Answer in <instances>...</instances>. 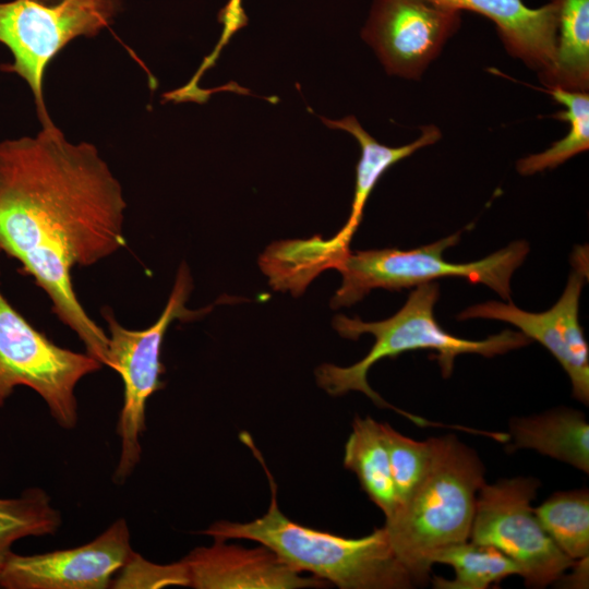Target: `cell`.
I'll list each match as a JSON object with an SVG mask.
<instances>
[{"instance_id":"obj_1","label":"cell","mask_w":589,"mask_h":589,"mask_svg":"<svg viewBox=\"0 0 589 589\" xmlns=\"http://www.w3.org/2000/svg\"><path fill=\"white\" fill-rule=\"evenodd\" d=\"M122 187L94 144L72 143L56 125L0 141V252L50 299L86 352L108 364V336L86 313L71 280L127 244Z\"/></svg>"},{"instance_id":"obj_2","label":"cell","mask_w":589,"mask_h":589,"mask_svg":"<svg viewBox=\"0 0 589 589\" xmlns=\"http://www.w3.org/2000/svg\"><path fill=\"white\" fill-rule=\"evenodd\" d=\"M241 438L267 474L272 493L268 510L249 522L217 521L202 533L225 540L257 541L294 569L310 572L341 589H408L417 586L397 558L384 527L361 538H345L301 526L286 517L278 507L276 484L264 459L250 436Z\"/></svg>"},{"instance_id":"obj_3","label":"cell","mask_w":589,"mask_h":589,"mask_svg":"<svg viewBox=\"0 0 589 589\" xmlns=\"http://www.w3.org/2000/svg\"><path fill=\"white\" fill-rule=\"evenodd\" d=\"M429 440L425 476L383 526L417 586L428 584L436 550L469 540L478 493L485 483L476 450L450 434Z\"/></svg>"},{"instance_id":"obj_4","label":"cell","mask_w":589,"mask_h":589,"mask_svg":"<svg viewBox=\"0 0 589 589\" xmlns=\"http://www.w3.org/2000/svg\"><path fill=\"white\" fill-rule=\"evenodd\" d=\"M440 297L435 281L417 286L402 308L389 318L363 322L358 316L350 318L337 314L333 327L344 338L358 339L371 334L375 341L369 353L349 366L321 364L315 370L316 382L326 393L340 396L351 390L361 392L380 407L387 404L368 383V372L377 361L395 358L414 350H433L443 377L450 376L456 358L462 353H477L485 358L504 354L530 344L521 332L503 330L482 340H470L454 336L440 326L434 316V306Z\"/></svg>"},{"instance_id":"obj_5","label":"cell","mask_w":589,"mask_h":589,"mask_svg":"<svg viewBox=\"0 0 589 589\" xmlns=\"http://www.w3.org/2000/svg\"><path fill=\"white\" fill-rule=\"evenodd\" d=\"M459 239L460 232H456L411 250L349 251L335 268L341 274L342 281L330 299V306H350L372 289L399 291L441 278H462L482 284L510 301V279L529 253V244L515 241L482 260L450 263L443 253Z\"/></svg>"},{"instance_id":"obj_6","label":"cell","mask_w":589,"mask_h":589,"mask_svg":"<svg viewBox=\"0 0 589 589\" xmlns=\"http://www.w3.org/2000/svg\"><path fill=\"white\" fill-rule=\"evenodd\" d=\"M192 288V277L183 262L163 313L144 329L125 328L109 308L101 310L109 332L107 366L113 369L123 382V405L117 423L121 452L112 477L118 484L131 476L141 459L140 436L146 428V404L155 392L164 387L160 376L165 368L160 357L169 325L175 320H190L207 310L185 308Z\"/></svg>"},{"instance_id":"obj_7","label":"cell","mask_w":589,"mask_h":589,"mask_svg":"<svg viewBox=\"0 0 589 589\" xmlns=\"http://www.w3.org/2000/svg\"><path fill=\"white\" fill-rule=\"evenodd\" d=\"M122 0H11L0 2V43L13 61L2 64L28 85L43 127L55 124L44 99L46 69L79 37H94L108 28Z\"/></svg>"},{"instance_id":"obj_8","label":"cell","mask_w":589,"mask_h":589,"mask_svg":"<svg viewBox=\"0 0 589 589\" xmlns=\"http://www.w3.org/2000/svg\"><path fill=\"white\" fill-rule=\"evenodd\" d=\"M103 364L87 352L56 345L21 315L0 291V408L15 387L38 394L65 430L79 420L75 388Z\"/></svg>"},{"instance_id":"obj_9","label":"cell","mask_w":589,"mask_h":589,"mask_svg":"<svg viewBox=\"0 0 589 589\" xmlns=\"http://www.w3.org/2000/svg\"><path fill=\"white\" fill-rule=\"evenodd\" d=\"M540 481L531 477L502 479L480 489L469 540L498 549L520 570L527 587L544 588L574 564L554 543L531 502Z\"/></svg>"},{"instance_id":"obj_10","label":"cell","mask_w":589,"mask_h":589,"mask_svg":"<svg viewBox=\"0 0 589 589\" xmlns=\"http://www.w3.org/2000/svg\"><path fill=\"white\" fill-rule=\"evenodd\" d=\"M573 271L556 303L544 312H528L512 301H488L471 305L457 315L459 321L489 318L509 323L530 340L545 347L567 373L573 396L589 402V346L579 323V299L588 279V248L577 245L572 255Z\"/></svg>"},{"instance_id":"obj_11","label":"cell","mask_w":589,"mask_h":589,"mask_svg":"<svg viewBox=\"0 0 589 589\" xmlns=\"http://www.w3.org/2000/svg\"><path fill=\"white\" fill-rule=\"evenodd\" d=\"M460 24L461 11L431 0H373L362 37L388 74L418 80Z\"/></svg>"},{"instance_id":"obj_12","label":"cell","mask_w":589,"mask_h":589,"mask_svg":"<svg viewBox=\"0 0 589 589\" xmlns=\"http://www.w3.org/2000/svg\"><path fill=\"white\" fill-rule=\"evenodd\" d=\"M134 551L124 518L84 545L34 555L12 551L0 563L3 589H106Z\"/></svg>"},{"instance_id":"obj_13","label":"cell","mask_w":589,"mask_h":589,"mask_svg":"<svg viewBox=\"0 0 589 589\" xmlns=\"http://www.w3.org/2000/svg\"><path fill=\"white\" fill-rule=\"evenodd\" d=\"M214 538L209 546L192 550L181 560L188 587L195 589H298L326 587L328 582L302 577L301 572L263 545L247 549Z\"/></svg>"},{"instance_id":"obj_14","label":"cell","mask_w":589,"mask_h":589,"mask_svg":"<svg viewBox=\"0 0 589 589\" xmlns=\"http://www.w3.org/2000/svg\"><path fill=\"white\" fill-rule=\"evenodd\" d=\"M459 11H471L492 21L506 50L540 80L553 69L556 56L557 21L555 7L532 9L522 0H431Z\"/></svg>"},{"instance_id":"obj_15","label":"cell","mask_w":589,"mask_h":589,"mask_svg":"<svg viewBox=\"0 0 589 589\" xmlns=\"http://www.w3.org/2000/svg\"><path fill=\"white\" fill-rule=\"evenodd\" d=\"M505 449L530 448L589 472V424L586 416L570 408L514 418Z\"/></svg>"},{"instance_id":"obj_16","label":"cell","mask_w":589,"mask_h":589,"mask_svg":"<svg viewBox=\"0 0 589 589\" xmlns=\"http://www.w3.org/2000/svg\"><path fill=\"white\" fill-rule=\"evenodd\" d=\"M325 122L332 128L349 132L361 146L351 212L345 226L334 236L337 240L349 245L361 223L365 203L380 178L399 160L422 147L436 143L441 137V131L435 125H426L422 128V133L416 141L400 147H388L374 140L353 117H347L339 121L325 120Z\"/></svg>"},{"instance_id":"obj_17","label":"cell","mask_w":589,"mask_h":589,"mask_svg":"<svg viewBox=\"0 0 589 589\" xmlns=\"http://www.w3.org/2000/svg\"><path fill=\"white\" fill-rule=\"evenodd\" d=\"M344 466L357 476L363 491L385 518L392 516L398 501L380 422L371 417L354 418L345 445Z\"/></svg>"},{"instance_id":"obj_18","label":"cell","mask_w":589,"mask_h":589,"mask_svg":"<svg viewBox=\"0 0 589 589\" xmlns=\"http://www.w3.org/2000/svg\"><path fill=\"white\" fill-rule=\"evenodd\" d=\"M557 21L555 63L541 83L588 92L589 87V0H549Z\"/></svg>"},{"instance_id":"obj_19","label":"cell","mask_w":589,"mask_h":589,"mask_svg":"<svg viewBox=\"0 0 589 589\" xmlns=\"http://www.w3.org/2000/svg\"><path fill=\"white\" fill-rule=\"evenodd\" d=\"M430 562L449 565L455 572L454 579L434 577L436 589H486L509 576H520L517 564L498 549L471 540L436 550Z\"/></svg>"},{"instance_id":"obj_20","label":"cell","mask_w":589,"mask_h":589,"mask_svg":"<svg viewBox=\"0 0 589 589\" xmlns=\"http://www.w3.org/2000/svg\"><path fill=\"white\" fill-rule=\"evenodd\" d=\"M541 91L551 95L564 107V110L556 112L553 117L568 122L570 127L563 139L553 143L544 152L526 156L517 161L516 169L522 176L556 168L589 147L588 92H573L561 87H544Z\"/></svg>"},{"instance_id":"obj_21","label":"cell","mask_w":589,"mask_h":589,"mask_svg":"<svg viewBox=\"0 0 589 589\" xmlns=\"http://www.w3.org/2000/svg\"><path fill=\"white\" fill-rule=\"evenodd\" d=\"M554 543L572 560L589 556V491L555 492L533 508Z\"/></svg>"},{"instance_id":"obj_22","label":"cell","mask_w":589,"mask_h":589,"mask_svg":"<svg viewBox=\"0 0 589 589\" xmlns=\"http://www.w3.org/2000/svg\"><path fill=\"white\" fill-rule=\"evenodd\" d=\"M61 521L60 512L40 488H28L17 497H0V563L14 542L53 534Z\"/></svg>"},{"instance_id":"obj_23","label":"cell","mask_w":589,"mask_h":589,"mask_svg":"<svg viewBox=\"0 0 589 589\" xmlns=\"http://www.w3.org/2000/svg\"><path fill=\"white\" fill-rule=\"evenodd\" d=\"M381 429L398 508L425 476L431 460V444L430 440L420 442L405 436L387 423H381Z\"/></svg>"},{"instance_id":"obj_24","label":"cell","mask_w":589,"mask_h":589,"mask_svg":"<svg viewBox=\"0 0 589 589\" xmlns=\"http://www.w3.org/2000/svg\"><path fill=\"white\" fill-rule=\"evenodd\" d=\"M168 586L188 587V578L181 561L159 565L133 552L113 578L110 588H164Z\"/></svg>"},{"instance_id":"obj_25","label":"cell","mask_w":589,"mask_h":589,"mask_svg":"<svg viewBox=\"0 0 589 589\" xmlns=\"http://www.w3.org/2000/svg\"><path fill=\"white\" fill-rule=\"evenodd\" d=\"M242 0H229L220 12V21L224 24L223 40L227 39L231 33L241 27L247 19L242 9Z\"/></svg>"},{"instance_id":"obj_26","label":"cell","mask_w":589,"mask_h":589,"mask_svg":"<svg viewBox=\"0 0 589 589\" xmlns=\"http://www.w3.org/2000/svg\"><path fill=\"white\" fill-rule=\"evenodd\" d=\"M570 569L569 574H563L555 584L564 585V588H588L589 556L576 560Z\"/></svg>"}]
</instances>
